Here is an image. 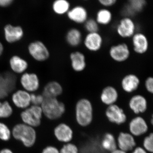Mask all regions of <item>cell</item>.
<instances>
[{
  "label": "cell",
  "instance_id": "6da1fadb",
  "mask_svg": "<svg viewBox=\"0 0 153 153\" xmlns=\"http://www.w3.org/2000/svg\"><path fill=\"white\" fill-rule=\"evenodd\" d=\"M93 106L88 99L81 98L76 102L75 106V116L79 126L86 127L90 125L93 119Z\"/></svg>",
  "mask_w": 153,
  "mask_h": 153
},
{
  "label": "cell",
  "instance_id": "7a4b0ae2",
  "mask_svg": "<svg viewBox=\"0 0 153 153\" xmlns=\"http://www.w3.org/2000/svg\"><path fill=\"white\" fill-rule=\"evenodd\" d=\"M41 106L43 114L51 120L60 118L66 111L65 104L57 98H44Z\"/></svg>",
  "mask_w": 153,
  "mask_h": 153
},
{
  "label": "cell",
  "instance_id": "3957f363",
  "mask_svg": "<svg viewBox=\"0 0 153 153\" xmlns=\"http://www.w3.org/2000/svg\"><path fill=\"white\" fill-rule=\"evenodd\" d=\"M12 134L16 140L22 142L27 147L33 146L36 143V131L33 127L25 124H18L15 126L12 131Z\"/></svg>",
  "mask_w": 153,
  "mask_h": 153
},
{
  "label": "cell",
  "instance_id": "277c9868",
  "mask_svg": "<svg viewBox=\"0 0 153 153\" xmlns=\"http://www.w3.org/2000/svg\"><path fill=\"white\" fill-rule=\"evenodd\" d=\"M42 114L43 112L41 106L32 105L22 111L21 117L25 124L35 127L41 124Z\"/></svg>",
  "mask_w": 153,
  "mask_h": 153
},
{
  "label": "cell",
  "instance_id": "5b68a950",
  "mask_svg": "<svg viewBox=\"0 0 153 153\" xmlns=\"http://www.w3.org/2000/svg\"><path fill=\"white\" fill-rule=\"evenodd\" d=\"M27 49L30 56L38 62H44L50 57V52L48 47L41 41L36 40L30 42Z\"/></svg>",
  "mask_w": 153,
  "mask_h": 153
},
{
  "label": "cell",
  "instance_id": "8992f818",
  "mask_svg": "<svg viewBox=\"0 0 153 153\" xmlns=\"http://www.w3.org/2000/svg\"><path fill=\"white\" fill-rule=\"evenodd\" d=\"M118 35L121 38H131L137 32V26L133 18L123 17L116 27Z\"/></svg>",
  "mask_w": 153,
  "mask_h": 153
},
{
  "label": "cell",
  "instance_id": "52a82bcc",
  "mask_svg": "<svg viewBox=\"0 0 153 153\" xmlns=\"http://www.w3.org/2000/svg\"><path fill=\"white\" fill-rule=\"evenodd\" d=\"M108 53L110 57L115 62L123 63L127 61L131 56L130 49L125 43H120L112 45L110 47Z\"/></svg>",
  "mask_w": 153,
  "mask_h": 153
},
{
  "label": "cell",
  "instance_id": "ba28073f",
  "mask_svg": "<svg viewBox=\"0 0 153 153\" xmlns=\"http://www.w3.org/2000/svg\"><path fill=\"white\" fill-rule=\"evenodd\" d=\"M20 83L23 89L30 93H35L39 89L40 86L39 77L33 72L26 71L21 74Z\"/></svg>",
  "mask_w": 153,
  "mask_h": 153
},
{
  "label": "cell",
  "instance_id": "9c48e42d",
  "mask_svg": "<svg viewBox=\"0 0 153 153\" xmlns=\"http://www.w3.org/2000/svg\"><path fill=\"white\" fill-rule=\"evenodd\" d=\"M103 38L99 32L87 33L83 38L82 44L85 49L89 52H96L102 48L103 44Z\"/></svg>",
  "mask_w": 153,
  "mask_h": 153
},
{
  "label": "cell",
  "instance_id": "30bf717a",
  "mask_svg": "<svg viewBox=\"0 0 153 153\" xmlns=\"http://www.w3.org/2000/svg\"><path fill=\"white\" fill-rule=\"evenodd\" d=\"M4 37L6 42L10 44L17 43L23 39L25 32L22 27L8 24L4 27Z\"/></svg>",
  "mask_w": 153,
  "mask_h": 153
},
{
  "label": "cell",
  "instance_id": "8fae6325",
  "mask_svg": "<svg viewBox=\"0 0 153 153\" xmlns=\"http://www.w3.org/2000/svg\"><path fill=\"white\" fill-rule=\"evenodd\" d=\"M105 114L110 122L120 125L126 122V115L123 109L116 104L107 107Z\"/></svg>",
  "mask_w": 153,
  "mask_h": 153
},
{
  "label": "cell",
  "instance_id": "7c38bea8",
  "mask_svg": "<svg viewBox=\"0 0 153 153\" xmlns=\"http://www.w3.org/2000/svg\"><path fill=\"white\" fill-rule=\"evenodd\" d=\"M66 15L68 20L77 25H83L89 18L87 9L81 5L71 7Z\"/></svg>",
  "mask_w": 153,
  "mask_h": 153
},
{
  "label": "cell",
  "instance_id": "4fadbf2b",
  "mask_svg": "<svg viewBox=\"0 0 153 153\" xmlns=\"http://www.w3.org/2000/svg\"><path fill=\"white\" fill-rule=\"evenodd\" d=\"M134 52L138 55H143L148 52L149 47V39L145 34L136 32L131 38Z\"/></svg>",
  "mask_w": 153,
  "mask_h": 153
},
{
  "label": "cell",
  "instance_id": "5bb4252c",
  "mask_svg": "<svg viewBox=\"0 0 153 153\" xmlns=\"http://www.w3.org/2000/svg\"><path fill=\"white\" fill-rule=\"evenodd\" d=\"M140 83V79L137 75L133 73H129L126 74L122 78L120 85L125 92L131 94L138 89Z\"/></svg>",
  "mask_w": 153,
  "mask_h": 153
},
{
  "label": "cell",
  "instance_id": "9a60e30c",
  "mask_svg": "<svg viewBox=\"0 0 153 153\" xmlns=\"http://www.w3.org/2000/svg\"><path fill=\"white\" fill-rule=\"evenodd\" d=\"M148 106L147 100L141 94H134L129 100V107L136 114L144 113L147 109Z\"/></svg>",
  "mask_w": 153,
  "mask_h": 153
},
{
  "label": "cell",
  "instance_id": "2e32d148",
  "mask_svg": "<svg viewBox=\"0 0 153 153\" xmlns=\"http://www.w3.org/2000/svg\"><path fill=\"white\" fill-rule=\"evenodd\" d=\"M119 96L118 91L116 88L108 85L103 88L100 94V98L101 102L108 106L116 104Z\"/></svg>",
  "mask_w": 153,
  "mask_h": 153
},
{
  "label": "cell",
  "instance_id": "e0dca14e",
  "mask_svg": "<svg viewBox=\"0 0 153 153\" xmlns=\"http://www.w3.org/2000/svg\"><path fill=\"white\" fill-rule=\"evenodd\" d=\"M12 100L15 106L25 109L31 104V93L24 89H19L13 93Z\"/></svg>",
  "mask_w": 153,
  "mask_h": 153
},
{
  "label": "cell",
  "instance_id": "ac0fdd59",
  "mask_svg": "<svg viewBox=\"0 0 153 153\" xmlns=\"http://www.w3.org/2000/svg\"><path fill=\"white\" fill-rule=\"evenodd\" d=\"M71 68L75 72H81L85 70L87 66L85 54L79 51L71 52L69 55Z\"/></svg>",
  "mask_w": 153,
  "mask_h": 153
},
{
  "label": "cell",
  "instance_id": "d6986e66",
  "mask_svg": "<svg viewBox=\"0 0 153 153\" xmlns=\"http://www.w3.org/2000/svg\"><path fill=\"white\" fill-rule=\"evenodd\" d=\"M148 126L146 120L141 117L134 118L129 123V129L131 134L134 136H140L148 130Z\"/></svg>",
  "mask_w": 153,
  "mask_h": 153
},
{
  "label": "cell",
  "instance_id": "ffe728a7",
  "mask_svg": "<svg viewBox=\"0 0 153 153\" xmlns=\"http://www.w3.org/2000/svg\"><path fill=\"white\" fill-rule=\"evenodd\" d=\"M117 141L120 149L126 152L132 150L136 146V142L132 135L127 132L120 133Z\"/></svg>",
  "mask_w": 153,
  "mask_h": 153
},
{
  "label": "cell",
  "instance_id": "44dd1931",
  "mask_svg": "<svg viewBox=\"0 0 153 153\" xmlns=\"http://www.w3.org/2000/svg\"><path fill=\"white\" fill-rule=\"evenodd\" d=\"M63 87L60 82L52 80L44 86L42 95L44 98H57L63 93Z\"/></svg>",
  "mask_w": 153,
  "mask_h": 153
},
{
  "label": "cell",
  "instance_id": "7402d4cb",
  "mask_svg": "<svg viewBox=\"0 0 153 153\" xmlns=\"http://www.w3.org/2000/svg\"><path fill=\"white\" fill-rule=\"evenodd\" d=\"M54 134L58 141L67 143L72 140L73 131L68 125L65 123H60L54 129Z\"/></svg>",
  "mask_w": 153,
  "mask_h": 153
},
{
  "label": "cell",
  "instance_id": "603a6c76",
  "mask_svg": "<svg viewBox=\"0 0 153 153\" xmlns=\"http://www.w3.org/2000/svg\"><path fill=\"white\" fill-rule=\"evenodd\" d=\"M9 66L13 73L22 74L26 72L29 67L27 61L18 55H14L10 58Z\"/></svg>",
  "mask_w": 153,
  "mask_h": 153
},
{
  "label": "cell",
  "instance_id": "cb8c5ba5",
  "mask_svg": "<svg viewBox=\"0 0 153 153\" xmlns=\"http://www.w3.org/2000/svg\"><path fill=\"white\" fill-rule=\"evenodd\" d=\"M14 76L9 74H0V100L6 97L15 85Z\"/></svg>",
  "mask_w": 153,
  "mask_h": 153
},
{
  "label": "cell",
  "instance_id": "d4e9b609",
  "mask_svg": "<svg viewBox=\"0 0 153 153\" xmlns=\"http://www.w3.org/2000/svg\"><path fill=\"white\" fill-rule=\"evenodd\" d=\"M83 37L82 32L77 28H71L67 31L65 40L68 46L73 48L79 47L82 43Z\"/></svg>",
  "mask_w": 153,
  "mask_h": 153
},
{
  "label": "cell",
  "instance_id": "484cf974",
  "mask_svg": "<svg viewBox=\"0 0 153 153\" xmlns=\"http://www.w3.org/2000/svg\"><path fill=\"white\" fill-rule=\"evenodd\" d=\"M113 16L109 8L102 7L96 14L95 19L100 26H107L112 22Z\"/></svg>",
  "mask_w": 153,
  "mask_h": 153
},
{
  "label": "cell",
  "instance_id": "4316f807",
  "mask_svg": "<svg viewBox=\"0 0 153 153\" xmlns=\"http://www.w3.org/2000/svg\"><path fill=\"white\" fill-rule=\"evenodd\" d=\"M100 145L102 148L107 152L111 153L117 149V141L111 133H105L102 138Z\"/></svg>",
  "mask_w": 153,
  "mask_h": 153
},
{
  "label": "cell",
  "instance_id": "83f0119b",
  "mask_svg": "<svg viewBox=\"0 0 153 153\" xmlns=\"http://www.w3.org/2000/svg\"><path fill=\"white\" fill-rule=\"evenodd\" d=\"M52 11L58 16L66 15L71 8L68 0H54L52 4Z\"/></svg>",
  "mask_w": 153,
  "mask_h": 153
},
{
  "label": "cell",
  "instance_id": "f1b7e54d",
  "mask_svg": "<svg viewBox=\"0 0 153 153\" xmlns=\"http://www.w3.org/2000/svg\"><path fill=\"white\" fill-rule=\"evenodd\" d=\"M136 14L143 10L146 5V0H128L127 3Z\"/></svg>",
  "mask_w": 153,
  "mask_h": 153
},
{
  "label": "cell",
  "instance_id": "f546056e",
  "mask_svg": "<svg viewBox=\"0 0 153 153\" xmlns=\"http://www.w3.org/2000/svg\"><path fill=\"white\" fill-rule=\"evenodd\" d=\"M13 113V109L8 101H0V118L10 117Z\"/></svg>",
  "mask_w": 153,
  "mask_h": 153
},
{
  "label": "cell",
  "instance_id": "4dcf8cb0",
  "mask_svg": "<svg viewBox=\"0 0 153 153\" xmlns=\"http://www.w3.org/2000/svg\"><path fill=\"white\" fill-rule=\"evenodd\" d=\"M83 25L87 33H96L99 31L100 25L95 19L88 18Z\"/></svg>",
  "mask_w": 153,
  "mask_h": 153
},
{
  "label": "cell",
  "instance_id": "1f68e13d",
  "mask_svg": "<svg viewBox=\"0 0 153 153\" xmlns=\"http://www.w3.org/2000/svg\"><path fill=\"white\" fill-rule=\"evenodd\" d=\"M11 132L7 126L0 122V140L7 141L10 138Z\"/></svg>",
  "mask_w": 153,
  "mask_h": 153
},
{
  "label": "cell",
  "instance_id": "d6a6232c",
  "mask_svg": "<svg viewBox=\"0 0 153 153\" xmlns=\"http://www.w3.org/2000/svg\"><path fill=\"white\" fill-rule=\"evenodd\" d=\"M143 146L147 152L152 153L153 152V134L151 133L146 137L143 141Z\"/></svg>",
  "mask_w": 153,
  "mask_h": 153
},
{
  "label": "cell",
  "instance_id": "836d02e7",
  "mask_svg": "<svg viewBox=\"0 0 153 153\" xmlns=\"http://www.w3.org/2000/svg\"><path fill=\"white\" fill-rule=\"evenodd\" d=\"M59 152L60 153H79V149L74 144L67 143L61 148Z\"/></svg>",
  "mask_w": 153,
  "mask_h": 153
},
{
  "label": "cell",
  "instance_id": "e575fe53",
  "mask_svg": "<svg viewBox=\"0 0 153 153\" xmlns=\"http://www.w3.org/2000/svg\"><path fill=\"white\" fill-rule=\"evenodd\" d=\"M44 99V97L42 94L31 93V104H33L32 105L41 106Z\"/></svg>",
  "mask_w": 153,
  "mask_h": 153
},
{
  "label": "cell",
  "instance_id": "d590c367",
  "mask_svg": "<svg viewBox=\"0 0 153 153\" xmlns=\"http://www.w3.org/2000/svg\"><path fill=\"white\" fill-rule=\"evenodd\" d=\"M121 13L123 17H129L131 18H133V17L137 15L127 4L123 6L121 10Z\"/></svg>",
  "mask_w": 153,
  "mask_h": 153
},
{
  "label": "cell",
  "instance_id": "8d00e7d4",
  "mask_svg": "<svg viewBox=\"0 0 153 153\" xmlns=\"http://www.w3.org/2000/svg\"><path fill=\"white\" fill-rule=\"evenodd\" d=\"M102 7L109 8L116 4L118 0H97Z\"/></svg>",
  "mask_w": 153,
  "mask_h": 153
},
{
  "label": "cell",
  "instance_id": "74e56055",
  "mask_svg": "<svg viewBox=\"0 0 153 153\" xmlns=\"http://www.w3.org/2000/svg\"><path fill=\"white\" fill-rule=\"evenodd\" d=\"M145 89L150 94L153 93V78L149 76L145 79L144 82Z\"/></svg>",
  "mask_w": 153,
  "mask_h": 153
},
{
  "label": "cell",
  "instance_id": "f35d334b",
  "mask_svg": "<svg viewBox=\"0 0 153 153\" xmlns=\"http://www.w3.org/2000/svg\"><path fill=\"white\" fill-rule=\"evenodd\" d=\"M42 153H60V152L55 147L49 146L43 150Z\"/></svg>",
  "mask_w": 153,
  "mask_h": 153
},
{
  "label": "cell",
  "instance_id": "ab89813d",
  "mask_svg": "<svg viewBox=\"0 0 153 153\" xmlns=\"http://www.w3.org/2000/svg\"><path fill=\"white\" fill-rule=\"evenodd\" d=\"M15 0H0V7L7 8L10 6Z\"/></svg>",
  "mask_w": 153,
  "mask_h": 153
},
{
  "label": "cell",
  "instance_id": "60d3db41",
  "mask_svg": "<svg viewBox=\"0 0 153 153\" xmlns=\"http://www.w3.org/2000/svg\"><path fill=\"white\" fill-rule=\"evenodd\" d=\"M132 153H148L147 151L143 148L141 147L136 148L133 152Z\"/></svg>",
  "mask_w": 153,
  "mask_h": 153
},
{
  "label": "cell",
  "instance_id": "b9f144b4",
  "mask_svg": "<svg viewBox=\"0 0 153 153\" xmlns=\"http://www.w3.org/2000/svg\"><path fill=\"white\" fill-rule=\"evenodd\" d=\"M4 46L3 43L0 41V58L2 56L3 53L4 52Z\"/></svg>",
  "mask_w": 153,
  "mask_h": 153
},
{
  "label": "cell",
  "instance_id": "7bdbcfd3",
  "mask_svg": "<svg viewBox=\"0 0 153 153\" xmlns=\"http://www.w3.org/2000/svg\"><path fill=\"white\" fill-rule=\"evenodd\" d=\"M0 153H13L10 149H4L0 151Z\"/></svg>",
  "mask_w": 153,
  "mask_h": 153
},
{
  "label": "cell",
  "instance_id": "ee69618b",
  "mask_svg": "<svg viewBox=\"0 0 153 153\" xmlns=\"http://www.w3.org/2000/svg\"><path fill=\"white\" fill-rule=\"evenodd\" d=\"M110 153H127L126 152H124V151H123L121 150L120 149H117L115 150L114 151H113V152H111Z\"/></svg>",
  "mask_w": 153,
  "mask_h": 153
},
{
  "label": "cell",
  "instance_id": "f6af8a7d",
  "mask_svg": "<svg viewBox=\"0 0 153 153\" xmlns=\"http://www.w3.org/2000/svg\"><path fill=\"white\" fill-rule=\"evenodd\" d=\"M82 1H89V0H82Z\"/></svg>",
  "mask_w": 153,
  "mask_h": 153
}]
</instances>
